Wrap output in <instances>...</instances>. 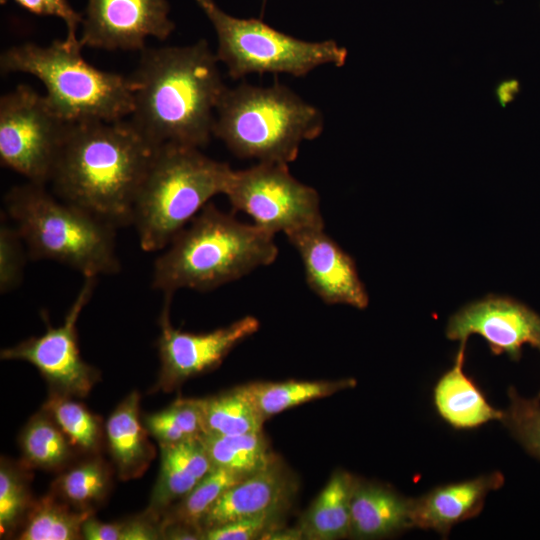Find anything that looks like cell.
<instances>
[{"mask_svg":"<svg viewBox=\"0 0 540 540\" xmlns=\"http://www.w3.org/2000/svg\"><path fill=\"white\" fill-rule=\"evenodd\" d=\"M167 0H88L82 15V48L142 51L149 37L166 40L175 29Z\"/></svg>","mask_w":540,"mask_h":540,"instance_id":"4fadbf2b","label":"cell"},{"mask_svg":"<svg viewBox=\"0 0 540 540\" xmlns=\"http://www.w3.org/2000/svg\"><path fill=\"white\" fill-rule=\"evenodd\" d=\"M465 345L460 343L454 365L437 381L433 399L438 414L456 429L477 428L492 420L501 421L504 411L495 409L464 370Z\"/></svg>","mask_w":540,"mask_h":540,"instance_id":"ffe728a7","label":"cell"},{"mask_svg":"<svg viewBox=\"0 0 540 540\" xmlns=\"http://www.w3.org/2000/svg\"><path fill=\"white\" fill-rule=\"evenodd\" d=\"M324 229L307 228L287 236L302 260L309 288L326 304L365 309L369 297L355 261Z\"/></svg>","mask_w":540,"mask_h":540,"instance_id":"9a60e30c","label":"cell"},{"mask_svg":"<svg viewBox=\"0 0 540 540\" xmlns=\"http://www.w3.org/2000/svg\"><path fill=\"white\" fill-rule=\"evenodd\" d=\"M43 409L55 420L71 443L87 454L99 452L104 434L101 419L72 397L50 394Z\"/></svg>","mask_w":540,"mask_h":540,"instance_id":"f546056e","label":"cell"},{"mask_svg":"<svg viewBox=\"0 0 540 540\" xmlns=\"http://www.w3.org/2000/svg\"><path fill=\"white\" fill-rule=\"evenodd\" d=\"M19 444L22 464L29 469L64 470L77 451L55 420L43 408L25 425Z\"/></svg>","mask_w":540,"mask_h":540,"instance_id":"cb8c5ba5","label":"cell"},{"mask_svg":"<svg viewBox=\"0 0 540 540\" xmlns=\"http://www.w3.org/2000/svg\"><path fill=\"white\" fill-rule=\"evenodd\" d=\"M160 446V469L147 512L161 518L213 468L200 438Z\"/></svg>","mask_w":540,"mask_h":540,"instance_id":"ac0fdd59","label":"cell"},{"mask_svg":"<svg viewBox=\"0 0 540 540\" xmlns=\"http://www.w3.org/2000/svg\"><path fill=\"white\" fill-rule=\"evenodd\" d=\"M139 409L140 395L133 391L119 403L104 426L107 447L122 480L140 477L155 456Z\"/></svg>","mask_w":540,"mask_h":540,"instance_id":"44dd1931","label":"cell"},{"mask_svg":"<svg viewBox=\"0 0 540 540\" xmlns=\"http://www.w3.org/2000/svg\"><path fill=\"white\" fill-rule=\"evenodd\" d=\"M233 169L199 148L158 147L139 187L132 212L140 247L163 250L217 194H224Z\"/></svg>","mask_w":540,"mask_h":540,"instance_id":"8992f818","label":"cell"},{"mask_svg":"<svg viewBox=\"0 0 540 540\" xmlns=\"http://www.w3.org/2000/svg\"><path fill=\"white\" fill-rule=\"evenodd\" d=\"M3 216L0 223V292L7 294L20 286L29 257L19 232L7 223L6 215Z\"/></svg>","mask_w":540,"mask_h":540,"instance_id":"e575fe53","label":"cell"},{"mask_svg":"<svg viewBox=\"0 0 540 540\" xmlns=\"http://www.w3.org/2000/svg\"><path fill=\"white\" fill-rule=\"evenodd\" d=\"M503 483L504 476L493 472L438 486L419 498H412V528L432 529L447 536L455 524L477 516L488 493Z\"/></svg>","mask_w":540,"mask_h":540,"instance_id":"e0dca14e","label":"cell"},{"mask_svg":"<svg viewBox=\"0 0 540 540\" xmlns=\"http://www.w3.org/2000/svg\"><path fill=\"white\" fill-rule=\"evenodd\" d=\"M290 508H278L256 515L240 518L203 531L205 540H254L283 526L285 514Z\"/></svg>","mask_w":540,"mask_h":540,"instance_id":"836d02e7","label":"cell"},{"mask_svg":"<svg viewBox=\"0 0 540 540\" xmlns=\"http://www.w3.org/2000/svg\"><path fill=\"white\" fill-rule=\"evenodd\" d=\"M71 122L60 118L45 95L18 85L0 98V162L28 182H50Z\"/></svg>","mask_w":540,"mask_h":540,"instance_id":"9c48e42d","label":"cell"},{"mask_svg":"<svg viewBox=\"0 0 540 540\" xmlns=\"http://www.w3.org/2000/svg\"><path fill=\"white\" fill-rule=\"evenodd\" d=\"M92 515L93 512L78 510L50 493L33 502L17 539H82V526Z\"/></svg>","mask_w":540,"mask_h":540,"instance_id":"4316f807","label":"cell"},{"mask_svg":"<svg viewBox=\"0 0 540 540\" xmlns=\"http://www.w3.org/2000/svg\"><path fill=\"white\" fill-rule=\"evenodd\" d=\"M122 523H103L90 516L82 526V538L85 540H120Z\"/></svg>","mask_w":540,"mask_h":540,"instance_id":"8d00e7d4","label":"cell"},{"mask_svg":"<svg viewBox=\"0 0 540 540\" xmlns=\"http://www.w3.org/2000/svg\"><path fill=\"white\" fill-rule=\"evenodd\" d=\"M97 278L85 277L61 325H48L40 336L1 351L3 360H21L35 366L50 387V394L84 398L99 381L100 373L86 363L78 347L77 321L89 302Z\"/></svg>","mask_w":540,"mask_h":540,"instance_id":"8fae6325","label":"cell"},{"mask_svg":"<svg viewBox=\"0 0 540 540\" xmlns=\"http://www.w3.org/2000/svg\"><path fill=\"white\" fill-rule=\"evenodd\" d=\"M277 256L274 235L209 202L155 260L152 287L171 296L184 288L206 292L270 265Z\"/></svg>","mask_w":540,"mask_h":540,"instance_id":"3957f363","label":"cell"},{"mask_svg":"<svg viewBox=\"0 0 540 540\" xmlns=\"http://www.w3.org/2000/svg\"><path fill=\"white\" fill-rule=\"evenodd\" d=\"M81 50L63 40L47 46L17 44L1 53L0 70L38 78L46 88L49 106L66 122L129 117L134 104L131 78L94 67L82 57Z\"/></svg>","mask_w":540,"mask_h":540,"instance_id":"52a82bcc","label":"cell"},{"mask_svg":"<svg viewBox=\"0 0 540 540\" xmlns=\"http://www.w3.org/2000/svg\"><path fill=\"white\" fill-rule=\"evenodd\" d=\"M357 384L352 378L335 381L252 382L241 385L262 418L300 404L330 396Z\"/></svg>","mask_w":540,"mask_h":540,"instance_id":"603a6c76","label":"cell"},{"mask_svg":"<svg viewBox=\"0 0 540 540\" xmlns=\"http://www.w3.org/2000/svg\"><path fill=\"white\" fill-rule=\"evenodd\" d=\"M323 129L322 112L286 85L241 83L225 88L212 133L239 158L288 164Z\"/></svg>","mask_w":540,"mask_h":540,"instance_id":"5b68a950","label":"cell"},{"mask_svg":"<svg viewBox=\"0 0 540 540\" xmlns=\"http://www.w3.org/2000/svg\"><path fill=\"white\" fill-rule=\"evenodd\" d=\"M263 539H270V540H300L302 539V535L299 531V529L296 527L294 528H284L283 526L280 528H277L269 533H267Z\"/></svg>","mask_w":540,"mask_h":540,"instance_id":"74e56055","label":"cell"},{"mask_svg":"<svg viewBox=\"0 0 540 540\" xmlns=\"http://www.w3.org/2000/svg\"><path fill=\"white\" fill-rule=\"evenodd\" d=\"M112 487V469L98 455L67 467L52 483L51 493L81 511L94 512Z\"/></svg>","mask_w":540,"mask_h":540,"instance_id":"484cf974","label":"cell"},{"mask_svg":"<svg viewBox=\"0 0 540 540\" xmlns=\"http://www.w3.org/2000/svg\"><path fill=\"white\" fill-rule=\"evenodd\" d=\"M234 212H244L259 228L275 236L323 227L316 189L297 180L288 164L258 162L233 170L224 193Z\"/></svg>","mask_w":540,"mask_h":540,"instance_id":"30bf717a","label":"cell"},{"mask_svg":"<svg viewBox=\"0 0 540 540\" xmlns=\"http://www.w3.org/2000/svg\"><path fill=\"white\" fill-rule=\"evenodd\" d=\"M298 480L276 455L270 464L226 490L202 521V530L278 508H290Z\"/></svg>","mask_w":540,"mask_h":540,"instance_id":"2e32d148","label":"cell"},{"mask_svg":"<svg viewBox=\"0 0 540 540\" xmlns=\"http://www.w3.org/2000/svg\"><path fill=\"white\" fill-rule=\"evenodd\" d=\"M204 433L239 435L262 431L265 420L242 389L234 387L200 399Z\"/></svg>","mask_w":540,"mask_h":540,"instance_id":"83f0119b","label":"cell"},{"mask_svg":"<svg viewBox=\"0 0 540 540\" xmlns=\"http://www.w3.org/2000/svg\"><path fill=\"white\" fill-rule=\"evenodd\" d=\"M200 440L213 468L244 477L262 470L276 457L262 431L239 435L203 433Z\"/></svg>","mask_w":540,"mask_h":540,"instance_id":"d4e9b609","label":"cell"},{"mask_svg":"<svg viewBox=\"0 0 540 540\" xmlns=\"http://www.w3.org/2000/svg\"><path fill=\"white\" fill-rule=\"evenodd\" d=\"M14 1L17 5L34 15L53 16L62 19L67 29V34L63 41L70 46H80L77 32L82 22V14L75 11L68 0Z\"/></svg>","mask_w":540,"mask_h":540,"instance_id":"d590c367","label":"cell"},{"mask_svg":"<svg viewBox=\"0 0 540 540\" xmlns=\"http://www.w3.org/2000/svg\"><path fill=\"white\" fill-rule=\"evenodd\" d=\"M155 150L128 119L71 122L50 183L58 198L127 226Z\"/></svg>","mask_w":540,"mask_h":540,"instance_id":"7a4b0ae2","label":"cell"},{"mask_svg":"<svg viewBox=\"0 0 540 540\" xmlns=\"http://www.w3.org/2000/svg\"><path fill=\"white\" fill-rule=\"evenodd\" d=\"M539 398H540V393H539Z\"/></svg>","mask_w":540,"mask_h":540,"instance_id":"f35d334b","label":"cell"},{"mask_svg":"<svg viewBox=\"0 0 540 540\" xmlns=\"http://www.w3.org/2000/svg\"><path fill=\"white\" fill-rule=\"evenodd\" d=\"M195 2L216 32L215 54L232 79L251 73L302 77L322 65L341 67L347 59V50L334 40H301L260 19L227 14L214 0Z\"/></svg>","mask_w":540,"mask_h":540,"instance_id":"ba28073f","label":"cell"},{"mask_svg":"<svg viewBox=\"0 0 540 540\" xmlns=\"http://www.w3.org/2000/svg\"><path fill=\"white\" fill-rule=\"evenodd\" d=\"M357 482L352 474L336 470L300 517L297 528L305 540H335L350 536L351 500Z\"/></svg>","mask_w":540,"mask_h":540,"instance_id":"7402d4cb","label":"cell"},{"mask_svg":"<svg viewBox=\"0 0 540 540\" xmlns=\"http://www.w3.org/2000/svg\"><path fill=\"white\" fill-rule=\"evenodd\" d=\"M28 469L6 458L0 466V532L13 534L22 525L34 500L29 489Z\"/></svg>","mask_w":540,"mask_h":540,"instance_id":"1f68e13d","label":"cell"},{"mask_svg":"<svg viewBox=\"0 0 540 540\" xmlns=\"http://www.w3.org/2000/svg\"><path fill=\"white\" fill-rule=\"evenodd\" d=\"M510 405L501 422L520 444L540 459V403L538 399H525L511 387L508 390Z\"/></svg>","mask_w":540,"mask_h":540,"instance_id":"d6a6232c","label":"cell"},{"mask_svg":"<svg viewBox=\"0 0 540 540\" xmlns=\"http://www.w3.org/2000/svg\"><path fill=\"white\" fill-rule=\"evenodd\" d=\"M245 478L222 468H212L186 496L164 512L161 525L178 524L203 532L202 521L211 507L226 490Z\"/></svg>","mask_w":540,"mask_h":540,"instance_id":"f1b7e54d","label":"cell"},{"mask_svg":"<svg viewBox=\"0 0 540 540\" xmlns=\"http://www.w3.org/2000/svg\"><path fill=\"white\" fill-rule=\"evenodd\" d=\"M472 334L482 336L493 354L519 360L525 344L540 351V315L512 298L490 295L465 305L449 319L447 338L466 343Z\"/></svg>","mask_w":540,"mask_h":540,"instance_id":"5bb4252c","label":"cell"},{"mask_svg":"<svg viewBox=\"0 0 540 540\" xmlns=\"http://www.w3.org/2000/svg\"><path fill=\"white\" fill-rule=\"evenodd\" d=\"M218 62L204 39L143 49L129 76L134 104L128 121L155 149L165 144L205 146L226 88Z\"/></svg>","mask_w":540,"mask_h":540,"instance_id":"6da1fadb","label":"cell"},{"mask_svg":"<svg viewBox=\"0 0 540 540\" xmlns=\"http://www.w3.org/2000/svg\"><path fill=\"white\" fill-rule=\"evenodd\" d=\"M412 498L390 487L357 479L351 500L350 537L376 539L412 528Z\"/></svg>","mask_w":540,"mask_h":540,"instance_id":"d6986e66","label":"cell"},{"mask_svg":"<svg viewBox=\"0 0 540 540\" xmlns=\"http://www.w3.org/2000/svg\"><path fill=\"white\" fill-rule=\"evenodd\" d=\"M142 421L159 445L197 439L204 433L200 399H177L165 409L145 415Z\"/></svg>","mask_w":540,"mask_h":540,"instance_id":"4dcf8cb0","label":"cell"},{"mask_svg":"<svg viewBox=\"0 0 540 540\" xmlns=\"http://www.w3.org/2000/svg\"><path fill=\"white\" fill-rule=\"evenodd\" d=\"M171 300V295H165L157 341L160 371L156 388L165 392L173 390L188 378L219 366L237 344L252 336L260 327L257 318L245 316L211 332H184L171 324Z\"/></svg>","mask_w":540,"mask_h":540,"instance_id":"7c38bea8","label":"cell"},{"mask_svg":"<svg viewBox=\"0 0 540 540\" xmlns=\"http://www.w3.org/2000/svg\"><path fill=\"white\" fill-rule=\"evenodd\" d=\"M4 207L29 259L65 264L84 277L119 272L117 228L90 211L53 196L45 185L27 182L11 188L4 197Z\"/></svg>","mask_w":540,"mask_h":540,"instance_id":"277c9868","label":"cell"}]
</instances>
